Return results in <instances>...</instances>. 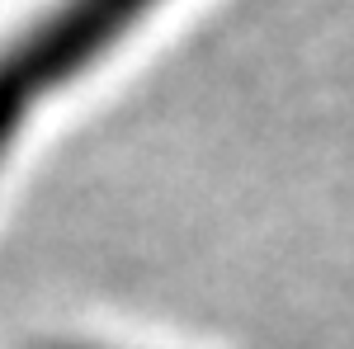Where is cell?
Masks as SVG:
<instances>
[{
	"label": "cell",
	"instance_id": "obj_1",
	"mask_svg": "<svg viewBox=\"0 0 354 349\" xmlns=\"http://www.w3.org/2000/svg\"><path fill=\"white\" fill-rule=\"evenodd\" d=\"M165 0H43L0 43V170L28 123L123 48Z\"/></svg>",
	"mask_w": 354,
	"mask_h": 349
}]
</instances>
